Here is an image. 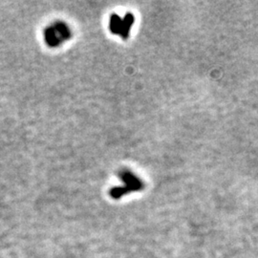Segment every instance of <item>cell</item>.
Here are the masks:
<instances>
[{"label": "cell", "instance_id": "cell-1", "mask_svg": "<svg viewBox=\"0 0 258 258\" xmlns=\"http://www.w3.org/2000/svg\"><path fill=\"white\" fill-rule=\"evenodd\" d=\"M119 176L120 180L125 184L123 186H117L111 189L110 195L115 199H119L121 196L129 192L141 190L145 186L144 183L140 180V178L127 169L121 170Z\"/></svg>", "mask_w": 258, "mask_h": 258}, {"label": "cell", "instance_id": "cell-2", "mask_svg": "<svg viewBox=\"0 0 258 258\" xmlns=\"http://www.w3.org/2000/svg\"><path fill=\"white\" fill-rule=\"evenodd\" d=\"M70 37V29L63 22H56L44 32L45 41L50 47H57Z\"/></svg>", "mask_w": 258, "mask_h": 258}, {"label": "cell", "instance_id": "cell-3", "mask_svg": "<svg viewBox=\"0 0 258 258\" xmlns=\"http://www.w3.org/2000/svg\"><path fill=\"white\" fill-rule=\"evenodd\" d=\"M134 23V16L131 13H127L123 19L119 15L113 14L111 16L109 29L114 35H119L123 39H127L130 33V29Z\"/></svg>", "mask_w": 258, "mask_h": 258}]
</instances>
